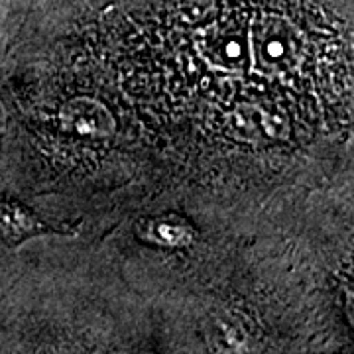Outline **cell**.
I'll return each mask as SVG.
<instances>
[{"mask_svg": "<svg viewBox=\"0 0 354 354\" xmlns=\"http://www.w3.org/2000/svg\"><path fill=\"white\" fill-rule=\"evenodd\" d=\"M59 127L73 138L104 142L114 136L116 120L109 106L99 99L75 97L59 109Z\"/></svg>", "mask_w": 354, "mask_h": 354, "instance_id": "2", "label": "cell"}, {"mask_svg": "<svg viewBox=\"0 0 354 354\" xmlns=\"http://www.w3.org/2000/svg\"><path fill=\"white\" fill-rule=\"evenodd\" d=\"M215 344L223 351H246L252 342L248 327L234 315L218 317L213 325Z\"/></svg>", "mask_w": 354, "mask_h": 354, "instance_id": "5", "label": "cell"}, {"mask_svg": "<svg viewBox=\"0 0 354 354\" xmlns=\"http://www.w3.org/2000/svg\"><path fill=\"white\" fill-rule=\"evenodd\" d=\"M134 230L144 244L160 250H187L199 239L193 221L176 211L142 216Z\"/></svg>", "mask_w": 354, "mask_h": 354, "instance_id": "3", "label": "cell"}, {"mask_svg": "<svg viewBox=\"0 0 354 354\" xmlns=\"http://www.w3.org/2000/svg\"><path fill=\"white\" fill-rule=\"evenodd\" d=\"M301 44L286 22L268 20L252 36L254 62L266 73H281L299 62Z\"/></svg>", "mask_w": 354, "mask_h": 354, "instance_id": "1", "label": "cell"}, {"mask_svg": "<svg viewBox=\"0 0 354 354\" xmlns=\"http://www.w3.org/2000/svg\"><path fill=\"white\" fill-rule=\"evenodd\" d=\"M41 234H62V230L50 227L24 203L0 199V241L8 246H20Z\"/></svg>", "mask_w": 354, "mask_h": 354, "instance_id": "4", "label": "cell"}]
</instances>
